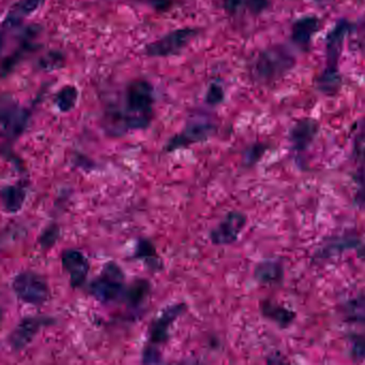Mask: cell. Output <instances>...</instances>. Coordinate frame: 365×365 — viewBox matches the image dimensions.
I'll use <instances>...</instances> for the list:
<instances>
[{"label":"cell","mask_w":365,"mask_h":365,"mask_svg":"<svg viewBox=\"0 0 365 365\" xmlns=\"http://www.w3.org/2000/svg\"><path fill=\"white\" fill-rule=\"evenodd\" d=\"M61 266L69 275L70 286L81 288L86 283L91 271V262L83 252L66 249L61 255Z\"/></svg>","instance_id":"30bf717a"},{"label":"cell","mask_w":365,"mask_h":365,"mask_svg":"<svg viewBox=\"0 0 365 365\" xmlns=\"http://www.w3.org/2000/svg\"><path fill=\"white\" fill-rule=\"evenodd\" d=\"M262 316L268 318L271 322H277L282 328H286L294 322L296 313L290 311L287 307L277 304L272 301H262L260 305Z\"/></svg>","instance_id":"e0dca14e"},{"label":"cell","mask_w":365,"mask_h":365,"mask_svg":"<svg viewBox=\"0 0 365 365\" xmlns=\"http://www.w3.org/2000/svg\"><path fill=\"white\" fill-rule=\"evenodd\" d=\"M78 100V91L72 85L63 86L58 93L55 95L54 103L61 112L68 113L76 108Z\"/></svg>","instance_id":"44dd1931"},{"label":"cell","mask_w":365,"mask_h":365,"mask_svg":"<svg viewBox=\"0 0 365 365\" xmlns=\"http://www.w3.org/2000/svg\"><path fill=\"white\" fill-rule=\"evenodd\" d=\"M319 29L320 20L317 16L298 19L292 27V41L299 48H307Z\"/></svg>","instance_id":"5bb4252c"},{"label":"cell","mask_w":365,"mask_h":365,"mask_svg":"<svg viewBox=\"0 0 365 365\" xmlns=\"http://www.w3.org/2000/svg\"><path fill=\"white\" fill-rule=\"evenodd\" d=\"M356 140L358 144L365 142V118L363 119L360 125H359L358 134H356Z\"/></svg>","instance_id":"1f68e13d"},{"label":"cell","mask_w":365,"mask_h":365,"mask_svg":"<svg viewBox=\"0 0 365 365\" xmlns=\"http://www.w3.org/2000/svg\"><path fill=\"white\" fill-rule=\"evenodd\" d=\"M63 57L61 53L50 52L40 61V67L43 70L53 71V70L59 69L63 66Z\"/></svg>","instance_id":"603a6c76"},{"label":"cell","mask_w":365,"mask_h":365,"mask_svg":"<svg viewBox=\"0 0 365 365\" xmlns=\"http://www.w3.org/2000/svg\"><path fill=\"white\" fill-rule=\"evenodd\" d=\"M213 131H215V127L211 123H189L181 133L170 138V142L166 145V150L168 153H172L177 149L185 148L190 145L204 142L212 135Z\"/></svg>","instance_id":"7c38bea8"},{"label":"cell","mask_w":365,"mask_h":365,"mask_svg":"<svg viewBox=\"0 0 365 365\" xmlns=\"http://www.w3.org/2000/svg\"><path fill=\"white\" fill-rule=\"evenodd\" d=\"M313 1H315V3H322L324 0H313Z\"/></svg>","instance_id":"d6a6232c"},{"label":"cell","mask_w":365,"mask_h":365,"mask_svg":"<svg viewBox=\"0 0 365 365\" xmlns=\"http://www.w3.org/2000/svg\"><path fill=\"white\" fill-rule=\"evenodd\" d=\"M59 237H61V227L57 224L51 223L42 230L39 238H38V242L42 249L48 250L56 245Z\"/></svg>","instance_id":"7402d4cb"},{"label":"cell","mask_w":365,"mask_h":365,"mask_svg":"<svg viewBox=\"0 0 365 365\" xmlns=\"http://www.w3.org/2000/svg\"><path fill=\"white\" fill-rule=\"evenodd\" d=\"M242 4L252 14H260L269 8V0H242Z\"/></svg>","instance_id":"4316f807"},{"label":"cell","mask_w":365,"mask_h":365,"mask_svg":"<svg viewBox=\"0 0 365 365\" xmlns=\"http://www.w3.org/2000/svg\"><path fill=\"white\" fill-rule=\"evenodd\" d=\"M11 287L19 300L34 307H42L50 298L46 277L33 270L18 273L12 279Z\"/></svg>","instance_id":"277c9868"},{"label":"cell","mask_w":365,"mask_h":365,"mask_svg":"<svg viewBox=\"0 0 365 365\" xmlns=\"http://www.w3.org/2000/svg\"><path fill=\"white\" fill-rule=\"evenodd\" d=\"M283 266L277 260H267L256 266L254 277L259 283L277 284L283 279Z\"/></svg>","instance_id":"ac0fdd59"},{"label":"cell","mask_w":365,"mask_h":365,"mask_svg":"<svg viewBox=\"0 0 365 365\" xmlns=\"http://www.w3.org/2000/svg\"><path fill=\"white\" fill-rule=\"evenodd\" d=\"M187 309L185 303H175L162 309L161 314L149 326L148 344L155 347L165 344L170 337V327Z\"/></svg>","instance_id":"ba28073f"},{"label":"cell","mask_w":365,"mask_h":365,"mask_svg":"<svg viewBox=\"0 0 365 365\" xmlns=\"http://www.w3.org/2000/svg\"><path fill=\"white\" fill-rule=\"evenodd\" d=\"M247 215L240 211H230L209 232V239L215 245H230L236 242L247 225Z\"/></svg>","instance_id":"9c48e42d"},{"label":"cell","mask_w":365,"mask_h":365,"mask_svg":"<svg viewBox=\"0 0 365 365\" xmlns=\"http://www.w3.org/2000/svg\"><path fill=\"white\" fill-rule=\"evenodd\" d=\"M29 113L21 108L10 97H4L1 102V134L8 140H16L29 125Z\"/></svg>","instance_id":"52a82bcc"},{"label":"cell","mask_w":365,"mask_h":365,"mask_svg":"<svg viewBox=\"0 0 365 365\" xmlns=\"http://www.w3.org/2000/svg\"><path fill=\"white\" fill-rule=\"evenodd\" d=\"M54 324H56V320L51 316H27L22 318L8 335V344L14 351H22L35 339L42 329Z\"/></svg>","instance_id":"5b68a950"},{"label":"cell","mask_w":365,"mask_h":365,"mask_svg":"<svg viewBox=\"0 0 365 365\" xmlns=\"http://www.w3.org/2000/svg\"><path fill=\"white\" fill-rule=\"evenodd\" d=\"M319 131L317 121L312 118H303L297 121L289 132V140L297 153L307 150L315 140Z\"/></svg>","instance_id":"4fadbf2b"},{"label":"cell","mask_w":365,"mask_h":365,"mask_svg":"<svg viewBox=\"0 0 365 365\" xmlns=\"http://www.w3.org/2000/svg\"><path fill=\"white\" fill-rule=\"evenodd\" d=\"M125 275L117 262H108L101 273L88 285V292L100 303L108 304L123 299L125 292Z\"/></svg>","instance_id":"3957f363"},{"label":"cell","mask_w":365,"mask_h":365,"mask_svg":"<svg viewBox=\"0 0 365 365\" xmlns=\"http://www.w3.org/2000/svg\"><path fill=\"white\" fill-rule=\"evenodd\" d=\"M197 36L195 29H181L170 31L157 41L151 42L145 48V54L149 57H170L179 54Z\"/></svg>","instance_id":"8992f818"},{"label":"cell","mask_w":365,"mask_h":365,"mask_svg":"<svg viewBox=\"0 0 365 365\" xmlns=\"http://www.w3.org/2000/svg\"><path fill=\"white\" fill-rule=\"evenodd\" d=\"M341 311L348 322L365 324V294H359L344 303Z\"/></svg>","instance_id":"ffe728a7"},{"label":"cell","mask_w":365,"mask_h":365,"mask_svg":"<svg viewBox=\"0 0 365 365\" xmlns=\"http://www.w3.org/2000/svg\"><path fill=\"white\" fill-rule=\"evenodd\" d=\"M150 292V283L146 279H135L125 288L123 300L130 307H138L146 300Z\"/></svg>","instance_id":"d6986e66"},{"label":"cell","mask_w":365,"mask_h":365,"mask_svg":"<svg viewBox=\"0 0 365 365\" xmlns=\"http://www.w3.org/2000/svg\"><path fill=\"white\" fill-rule=\"evenodd\" d=\"M134 258L143 260L147 268L153 272H159L163 269L161 258L158 254L155 245L148 239L140 238L136 245Z\"/></svg>","instance_id":"2e32d148"},{"label":"cell","mask_w":365,"mask_h":365,"mask_svg":"<svg viewBox=\"0 0 365 365\" xmlns=\"http://www.w3.org/2000/svg\"><path fill=\"white\" fill-rule=\"evenodd\" d=\"M223 7L228 14H237L243 8L242 0H223Z\"/></svg>","instance_id":"f1b7e54d"},{"label":"cell","mask_w":365,"mask_h":365,"mask_svg":"<svg viewBox=\"0 0 365 365\" xmlns=\"http://www.w3.org/2000/svg\"><path fill=\"white\" fill-rule=\"evenodd\" d=\"M352 25L348 21L341 20L335 24L326 39V69L322 72L339 74V59L343 50L344 40L351 31Z\"/></svg>","instance_id":"8fae6325"},{"label":"cell","mask_w":365,"mask_h":365,"mask_svg":"<svg viewBox=\"0 0 365 365\" xmlns=\"http://www.w3.org/2000/svg\"><path fill=\"white\" fill-rule=\"evenodd\" d=\"M125 113H110V120L127 130L146 129L153 119V88L147 81L135 80L125 91Z\"/></svg>","instance_id":"6da1fadb"},{"label":"cell","mask_w":365,"mask_h":365,"mask_svg":"<svg viewBox=\"0 0 365 365\" xmlns=\"http://www.w3.org/2000/svg\"><path fill=\"white\" fill-rule=\"evenodd\" d=\"M294 58L284 46H277L259 53L253 63V76L262 83L283 78L294 66Z\"/></svg>","instance_id":"7a4b0ae2"},{"label":"cell","mask_w":365,"mask_h":365,"mask_svg":"<svg viewBox=\"0 0 365 365\" xmlns=\"http://www.w3.org/2000/svg\"><path fill=\"white\" fill-rule=\"evenodd\" d=\"M142 362L146 364H155V363L162 362V354L159 347L147 344L143 349Z\"/></svg>","instance_id":"cb8c5ba5"},{"label":"cell","mask_w":365,"mask_h":365,"mask_svg":"<svg viewBox=\"0 0 365 365\" xmlns=\"http://www.w3.org/2000/svg\"><path fill=\"white\" fill-rule=\"evenodd\" d=\"M352 356L356 359L365 358V337L354 335L351 339Z\"/></svg>","instance_id":"83f0119b"},{"label":"cell","mask_w":365,"mask_h":365,"mask_svg":"<svg viewBox=\"0 0 365 365\" xmlns=\"http://www.w3.org/2000/svg\"><path fill=\"white\" fill-rule=\"evenodd\" d=\"M1 205L4 211L9 215H16L22 210L26 202L27 190L25 185H8L1 189Z\"/></svg>","instance_id":"9a60e30c"},{"label":"cell","mask_w":365,"mask_h":365,"mask_svg":"<svg viewBox=\"0 0 365 365\" xmlns=\"http://www.w3.org/2000/svg\"><path fill=\"white\" fill-rule=\"evenodd\" d=\"M46 0H20L18 5V14L29 16L37 11Z\"/></svg>","instance_id":"484cf974"},{"label":"cell","mask_w":365,"mask_h":365,"mask_svg":"<svg viewBox=\"0 0 365 365\" xmlns=\"http://www.w3.org/2000/svg\"><path fill=\"white\" fill-rule=\"evenodd\" d=\"M205 100L209 106H215L222 103L224 100V91L221 85L215 84V83L211 84L208 91H207L206 99Z\"/></svg>","instance_id":"d4e9b609"},{"label":"cell","mask_w":365,"mask_h":365,"mask_svg":"<svg viewBox=\"0 0 365 365\" xmlns=\"http://www.w3.org/2000/svg\"><path fill=\"white\" fill-rule=\"evenodd\" d=\"M262 146H254L252 147L250 150L247 151V157H245V161L249 162V163H254V161L258 159L257 157H255L256 153H259L262 155Z\"/></svg>","instance_id":"4dcf8cb0"},{"label":"cell","mask_w":365,"mask_h":365,"mask_svg":"<svg viewBox=\"0 0 365 365\" xmlns=\"http://www.w3.org/2000/svg\"><path fill=\"white\" fill-rule=\"evenodd\" d=\"M356 176H358L359 182L362 185L363 189L365 190V147L360 153V164H359Z\"/></svg>","instance_id":"f546056e"}]
</instances>
